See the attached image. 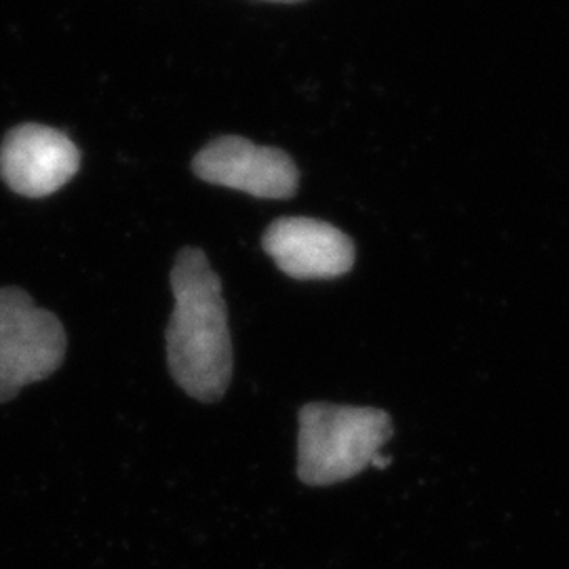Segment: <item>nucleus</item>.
<instances>
[{"label": "nucleus", "instance_id": "f257e3e1", "mask_svg": "<svg viewBox=\"0 0 569 569\" xmlns=\"http://www.w3.org/2000/svg\"><path fill=\"white\" fill-rule=\"evenodd\" d=\"M176 306L167 327V363L173 380L203 403H216L232 380V342L222 281L207 256L186 247L171 270Z\"/></svg>", "mask_w": 569, "mask_h": 569}, {"label": "nucleus", "instance_id": "f03ea898", "mask_svg": "<svg viewBox=\"0 0 569 569\" xmlns=\"http://www.w3.org/2000/svg\"><path fill=\"white\" fill-rule=\"evenodd\" d=\"M392 435L382 409L308 403L300 409L298 477L310 488L348 481L371 467Z\"/></svg>", "mask_w": 569, "mask_h": 569}, {"label": "nucleus", "instance_id": "7ed1b4c3", "mask_svg": "<svg viewBox=\"0 0 569 569\" xmlns=\"http://www.w3.org/2000/svg\"><path fill=\"white\" fill-rule=\"evenodd\" d=\"M66 346L56 315L37 308L21 289H0V403L58 371Z\"/></svg>", "mask_w": 569, "mask_h": 569}, {"label": "nucleus", "instance_id": "20e7f679", "mask_svg": "<svg viewBox=\"0 0 569 569\" xmlns=\"http://www.w3.org/2000/svg\"><path fill=\"white\" fill-rule=\"evenodd\" d=\"M192 171L203 182L241 190L258 199H289L300 183V171L279 148L222 136L194 157Z\"/></svg>", "mask_w": 569, "mask_h": 569}, {"label": "nucleus", "instance_id": "39448f33", "mask_svg": "<svg viewBox=\"0 0 569 569\" xmlns=\"http://www.w3.org/2000/svg\"><path fill=\"white\" fill-rule=\"evenodd\" d=\"M81 167V152L44 124H21L4 138L0 148V176L11 190L41 199L58 192Z\"/></svg>", "mask_w": 569, "mask_h": 569}, {"label": "nucleus", "instance_id": "423d86ee", "mask_svg": "<svg viewBox=\"0 0 569 569\" xmlns=\"http://www.w3.org/2000/svg\"><path fill=\"white\" fill-rule=\"evenodd\" d=\"M266 253L293 279H336L355 266V243L338 230L312 218H281L262 237Z\"/></svg>", "mask_w": 569, "mask_h": 569}, {"label": "nucleus", "instance_id": "0eeeda50", "mask_svg": "<svg viewBox=\"0 0 569 569\" xmlns=\"http://www.w3.org/2000/svg\"><path fill=\"white\" fill-rule=\"evenodd\" d=\"M388 462H390V458H385V456H380V453H378V456L371 460V467L387 468Z\"/></svg>", "mask_w": 569, "mask_h": 569}, {"label": "nucleus", "instance_id": "6e6552de", "mask_svg": "<svg viewBox=\"0 0 569 569\" xmlns=\"http://www.w3.org/2000/svg\"><path fill=\"white\" fill-rule=\"evenodd\" d=\"M266 2H302V0H266Z\"/></svg>", "mask_w": 569, "mask_h": 569}]
</instances>
